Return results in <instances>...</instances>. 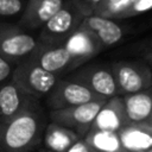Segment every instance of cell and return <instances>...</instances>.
Segmentation results:
<instances>
[{
	"label": "cell",
	"instance_id": "6da1fadb",
	"mask_svg": "<svg viewBox=\"0 0 152 152\" xmlns=\"http://www.w3.org/2000/svg\"><path fill=\"white\" fill-rule=\"evenodd\" d=\"M45 126L40 106L0 120V145L6 152H32L40 144Z\"/></svg>",
	"mask_w": 152,
	"mask_h": 152
},
{
	"label": "cell",
	"instance_id": "7a4b0ae2",
	"mask_svg": "<svg viewBox=\"0 0 152 152\" xmlns=\"http://www.w3.org/2000/svg\"><path fill=\"white\" fill-rule=\"evenodd\" d=\"M83 18L82 12L70 0H65L63 7L40 27L39 45H59L78 28Z\"/></svg>",
	"mask_w": 152,
	"mask_h": 152
},
{
	"label": "cell",
	"instance_id": "3957f363",
	"mask_svg": "<svg viewBox=\"0 0 152 152\" xmlns=\"http://www.w3.org/2000/svg\"><path fill=\"white\" fill-rule=\"evenodd\" d=\"M58 80L57 75L44 70L31 59L18 63L11 76V81L18 88L37 99L48 95Z\"/></svg>",
	"mask_w": 152,
	"mask_h": 152
},
{
	"label": "cell",
	"instance_id": "277c9868",
	"mask_svg": "<svg viewBox=\"0 0 152 152\" xmlns=\"http://www.w3.org/2000/svg\"><path fill=\"white\" fill-rule=\"evenodd\" d=\"M38 38L21 27L0 25V56L11 63L28 59L38 49Z\"/></svg>",
	"mask_w": 152,
	"mask_h": 152
},
{
	"label": "cell",
	"instance_id": "5b68a950",
	"mask_svg": "<svg viewBox=\"0 0 152 152\" xmlns=\"http://www.w3.org/2000/svg\"><path fill=\"white\" fill-rule=\"evenodd\" d=\"M107 99L91 101L83 104L50 110L49 118L51 122H56L72 132H75L80 138H84L90 131L91 124Z\"/></svg>",
	"mask_w": 152,
	"mask_h": 152
},
{
	"label": "cell",
	"instance_id": "8992f818",
	"mask_svg": "<svg viewBox=\"0 0 152 152\" xmlns=\"http://www.w3.org/2000/svg\"><path fill=\"white\" fill-rule=\"evenodd\" d=\"M110 66L115 78L118 95H128L151 89L152 72L147 64L141 62L121 61Z\"/></svg>",
	"mask_w": 152,
	"mask_h": 152
},
{
	"label": "cell",
	"instance_id": "52a82bcc",
	"mask_svg": "<svg viewBox=\"0 0 152 152\" xmlns=\"http://www.w3.org/2000/svg\"><path fill=\"white\" fill-rule=\"evenodd\" d=\"M106 97L97 95L87 87L82 86L78 82L64 78L58 80L55 87L48 94L46 103L51 110L63 109L78 104H83L91 101L103 100Z\"/></svg>",
	"mask_w": 152,
	"mask_h": 152
},
{
	"label": "cell",
	"instance_id": "ba28073f",
	"mask_svg": "<svg viewBox=\"0 0 152 152\" xmlns=\"http://www.w3.org/2000/svg\"><path fill=\"white\" fill-rule=\"evenodd\" d=\"M68 80L78 82L106 99L118 95L116 83L110 65L91 64L74 72Z\"/></svg>",
	"mask_w": 152,
	"mask_h": 152
},
{
	"label": "cell",
	"instance_id": "9c48e42d",
	"mask_svg": "<svg viewBox=\"0 0 152 152\" xmlns=\"http://www.w3.org/2000/svg\"><path fill=\"white\" fill-rule=\"evenodd\" d=\"M37 107H39L38 99L23 91L11 80L0 86V120L13 118Z\"/></svg>",
	"mask_w": 152,
	"mask_h": 152
},
{
	"label": "cell",
	"instance_id": "30bf717a",
	"mask_svg": "<svg viewBox=\"0 0 152 152\" xmlns=\"http://www.w3.org/2000/svg\"><path fill=\"white\" fill-rule=\"evenodd\" d=\"M28 59L57 76L58 74L76 69L74 59L62 45H39Z\"/></svg>",
	"mask_w": 152,
	"mask_h": 152
},
{
	"label": "cell",
	"instance_id": "8fae6325",
	"mask_svg": "<svg viewBox=\"0 0 152 152\" xmlns=\"http://www.w3.org/2000/svg\"><path fill=\"white\" fill-rule=\"evenodd\" d=\"M78 28L89 32L102 49L118 44L124 37V30L115 20L95 14L84 17Z\"/></svg>",
	"mask_w": 152,
	"mask_h": 152
},
{
	"label": "cell",
	"instance_id": "7c38bea8",
	"mask_svg": "<svg viewBox=\"0 0 152 152\" xmlns=\"http://www.w3.org/2000/svg\"><path fill=\"white\" fill-rule=\"evenodd\" d=\"M59 45H62L69 52V55L74 59L76 68L88 62L102 50L100 43L89 32L82 28H77L76 31H74Z\"/></svg>",
	"mask_w": 152,
	"mask_h": 152
},
{
	"label": "cell",
	"instance_id": "4fadbf2b",
	"mask_svg": "<svg viewBox=\"0 0 152 152\" xmlns=\"http://www.w3.org/2000/svg\"><path fill=\"white\" fill-rule=\"evenodd\" d=\"M127 124L128 122L125 115L121 96L116 95L107 99V101L102 104L91 124L90 131H107L118 133Z\"/></svg>",
	"mask_w": 152,
	"mask_h": 152
},
{
	"label": "cell",
	"instance_id": "5bb4252c",
	"mask_svg": "<svg viewBox=\"0 0 152 152\" xmlns=\"http://www.w3.org/2000/svg\"><path fill=\"white\" fill-rule=\"evenodd\" d=\"M151 7L152 0H102L93 14L115 20L142 14Z\"/></svg>",
	"mask_w": 152,
	"mask_h": 152
},
{
	"label": "cell",
	"instance_id": "9a60e30c",
	"mask_svg": "<svg viewBox=\"0 0 152 152\" xmlns=\"http://www.w3.org/2000/svg\"><path fill=\"white\" fill-rule=\"evenodd\" d=\"M65 0H27L19 19V27L39 28L64 5Z\"/></svg>",
	"mask_w": 152,
	"mask_h": 152
},
{
	"label": "cell",
	"instance_id": "2e32d148",
	"mask_svg": "<svg viewBox=\"0 0 152 152\" xmlns=\"http://www.w3.org/2000/svg\"><path fill=\"white\" fill-rule=\"evenodd\" d=\"M118 137L126 152H146L152 148V122L127 124Z\"/></svg>",
	"mask_w": 152,
	"mask_h": 152
},
{
	"label": "cell",
	"instance_id": "e0dca14e",
	"mask_svg": "<svg viewBox=\"0 0 152 152\" xmlns=\"http://www.w3.org/2000/svg\"><path fill=\"white\" fill-rule=\"evenodd\" d=\"M128 124L152 122L151 89L121 96Z\"/></svg>",
	"mask_w": 152,
	"mask_h": 152
},
{
	"label": "cell",
	"instance_id": "ac0fdd59",
	"mask_svg": "<svg viewBox=\"0 0 152 152\" xmlns=\"http://www.w3.org/2000/svg\"><path fill=\"white\" fill-rule=\"evenodd\" d=\"M78 139L80 137L75 132L50 121L46 124L43 132V148L51 152H66V150Z\"/></svg>",
	"mask_w": 152,
	"mask_h": 152
},
{
	"label": "cell",
	"instance_id": "d6986e66",
	"mask_svg": "<svg viewBox=\"0 0 152 152\" xmlns=\"http://www.w3.org/2000/svg\"><path fill=\"white\" fill-rule=\"evenodd\" d=\"M83 139L94 148L95 152H126L116 132L89 131Z\"/></svg>",
	"mask_w": 152,
	"mask_h": 152
},
{
	"label": "cell",
	"instance_id": "ffe728a7",
	"mask_svg": "<svg viewBox=\"0 0 152 152\" xmlns=\"http://www.w3.org/2000/svg\"><path fill=\"white\" fill-rule=\"evenodd\" d=\"M27 0H0V18L21 15Z\"/></svg>",
	"mask_w": 152,
	"mask_h": 152
},
{
	"label": "cell",
	"instance_id": "44dd1931",
	"mask_svg": "<svg viewBox=\"0 0 152 152\" xmlns=\"http://www.w3.org/2000/svg\"><path fill=\"white\" fill-rule=\"evenodd\" d=\"M81 12L84 17L90 15L94 13L95 8L99 6V4L102 0H70Z\"/></svg>",
	"mask_w": 152,
	"mask_h": 152
},
{
	"label": "cell",
	"instance_id": "7402d4cb",
	"mask_svg": "<svg viewBox=\"0 0 152 152\" xmlns=\"http://www.w3.org/2000/svg\"><path fill=\"white\" fill-rule=\"evenodd\" d=\"M13 64L14 63H11L10 61H7L0 56V86L8 82V80H11L12 72L14 70Z\"/></svg>",
	"mask_w": 152,
	"mask_h": 152
},
{
	"label": "cell",
	"instance_id": "603a6c76",
	"mask_svg": "<svg viewBox=\"0 0 152 152\" xmlns=\"http://www.w3.org/2000/svg\"><path fill=\"white\" fill-rule=\"evenodd\" d=\"M66 152H95V151L83 138H80L66 150Z\"/></svg>",
	"mask_w": 152,
	"mask_h": 152
},
{
	"label": "cell",
	"instance_id": "cb8c5ba5",
	"mask_svg": "<svg viewBox=\"0 0 152 152\" xmlns=\"http://www.w3.org/2000/svg\"><path fill=\"white\" fill-rule=\"evenodd\" d=\"M38 152H51V151H48V150H45V148H40Z\"/></svg>",
	"mask_w": 152,
	"mask_h": 152
},
{
	"label": "cell",
	"instance_id": "d4e9b609",
	"mask_svg": "<svg viewBox=\"0 0 152 152\" xmlns=\"http://www.w3.org/2000/svg\"><path fill=\"white\" fill-rule=\"evenodd\" d=\"M0 152H6V151H5V150L1 147V145H0Z\"/></svg>",
	"mask_w": 152,
	"mask_h": 152
},
{
	"label": "cell",
	"instance_id": "484cf974",
	"mask_svg": "<svg viewBox=\"0 0 152 152\" xmlns=\"http://www.w3.org/2000/svg\"><path fill=\"white\" fill-rule=\"evenodd\" d=\"M146 152H152V148H150V150H147Z\"/></svg>",
	"mask_w": 152,
	"mask_h": 152
}]
</instances>
